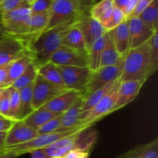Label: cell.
Returning a JSON list of instances; mask_svg holds the SVG:
<instances>
[{
    "label": "cell",
    "mask_w": 158,
    "mask_h": 158,
    "mask_svg": "<svg viewBox=\"0 0 158 158\" xmlns=\"http://www.w3.org/2000/svg\"><path fill=\"white\" fill-rule=\"evenodd\" d=\"M71 26L62 25L46 29L26 45V50L36 66L49 61L51 56L62 46L63 37Z\"/></svg>",
    "instance_id": "obj_1"
},
{
    "label": "cell",
    "mask_w": 158,
    "mask_h": 158,
    "mask_svg": "<svg viewBox=\"0 0 158 158\" xmlns=\"http://www.w3.org/2000/svg\"><path fill=\"white\" fill-rule=\"evenodd\" d=\"M149 46L148 41L134 49H130L124 56L121 66L120 81L139 80L146 83L149 79Z\"/></svg>",
    "instance_id": "obj_2"
},
{
    "label": "cell",
    "mask_w": 158,
    "mask_h": 158,
    "mask_svg": "<svg viewBox=\"0 0 158 158\" xmlns=\"http://www.w3.org/2000/svg\"><path fill=\"white\" fill-rule=\"evenodd\" d=\"M82 130H83V128H78V129L65 131V132H55L52 133V134L38 135L32 140L22 143V144L3 148L0 151V155L1 154H9V155H12L16 158L19 156L23 155V154H29L35 150L43 149V148L53 143L54 142L57 141L63 137L76 134Z\"/></svg>",
    "instance_id": "obj_3"
},
{
    "label": "cell",
    "mask_w": 158,
    "mask_h": 158,
    "mask_svg": "<svg viewBox=\"0 0 158 158\" xmlns=\"http://www.w3.org/2000/svg\"><path fill=\"white\" fill-rule=\"evenodd\" d=\"M80 19L77 7L71 0H54L46 30L62 25H74Z\"/></svg>",
    "instance_id": "obj_4"
},
{
    "label": "cell",
    "mask_w": 158,
    "mask_h": 158,
    "mask_svg": "<svg viewBox=\"0 0 158 158\" xmlns=\"http://www.w3.org/2000/svg\"><path fill=\"white\" fill-rule=\"evenodd\" d=\"M120 80L115 86L106 94L95 106L92 108L86 115L83 116L80 121V127L85 129L93 126L96 122L101 120L103 117L113 112L117 97L119 85Z\"/></svg>",
    "instance_id": "obj_5"
},
{
    "label": "cell",
    "mask_w": 158,
    "mask_h": 158,
    "mask_svg": "<svg viewBox=\"0 0 158 158\" xmlns=\"http://www.w3.org/2000/svg\"><path fill=\"white\" fill-rule=\"evenodd\" d=\"M69 89L55 86L40 76H37L32 86V109L38 110Z\"/></svg>",
    "instance_id": "obj_6"
},
{
    "label": "cell",
    "mask_w": 158,
    "mask_h": 158,
    "mask_svg": "<svg viewBox=\"0 0 158 158\" xmlns=\"http://www.w3.org/2000/svg\"><path fill=\"white\" fill-rule=\"evenodd\" d=\"M59 69L61 73L64 87L83 94L92 71L88 67L81 66H59Z\"/></svg>",
    "instance_id": "obj_7"
},
{
    "label": "cell",
    "mask_w": 158,
    "mask_h": 158,
    "mask_svg": "<svg viewBox=\"0 0 158 158\" xmlns=\"http://www.w3.org/2000/svg\"><path fill=\"white\" fill-rule=\"evenodd\" d=\"M120 74L121 66H101L97 70L92 71L89 82L83 92V97L85 98L108 83L120 79Z\"/></svg>",
    "instance_id": "obj_8"
},
{
    "label": "cell",
    "mask_w": 158,
    "mask_h": 158,
    "mask_svg": "<svg viewBox=\"0 0 158 158\" xmlns=\"http://www.w3.org/2000/svg\"><path fill=\"white\" fill-rule=\"evenodd\" d=\"M49 61L57 66L87 67V54L78 52L62 45L51 56Z\"/></svg>",
    "instance_id": "obj_9"
},
{
    "label": "cell",
    "mask_w": 158,
    "mask_h": 158,
    "mask_svg": "<svg viewBox=\"0 0 158 158\" xmlns=\"http://www.w3.org/2000/svg\"><path fill=\"white\" fill-rule=\"evenodd\" d=\"M144 83L139 80L120 81L117 91V97L113 112L121 109L135 100L140 94Z\"/></svg>",
    "instance_id": "obj_10"
},
{
    "label": "cell",
    "mask_w": 158,
    "mask_h": 158,
    "mask_svg": "<svg viewBox=\"0 0 158 158\" xmlns=\"http://www.w3.org/2000/svg\"><path fill=\"white\" fill-rule=\"evenodd\" d=\"M38 131L25 124L23 120H19L6 133L5 147H12L29 141L37 137Z\"/></svg>",
    "instance_id": "obj_11"
},
{
    "label": "cell",
    "mask_w": 158,
    "mask_h": 158,
    "mask_svg": "<svg viewBox=\"0 0 158 158\" xmlns=\"http://www.w3.org/2000/svg\"><path fill=\"white\" fill-rule=\"evenodd\" d=\"M77 25L84 37L87 52L94 42L101 38L106 33L104 27L89 15L83 17L77 22Z\"/></svg>",
    "instance_id": "obj_12"
},
{
    "label": "cell",
    "mask_w": 158,
    "mask_h": 158,
    "mask_svg": "<svg viewBox=\"0 0 158 158\" xmlns=\"http://www.w3.org/2000/svg\"><path fill=\"white\" fill-rule=\"evenodd\" d=\"M27 52L24 43L12 37L0 42V67L7 66Z\"/></svg>",
    "instance_id": "obj_13"
},
{
    "label": "cell",
    "mask_w": 158,
    "mask_h": 158,
    "mask_svg": "<svg viewBox=\"0 0 158 158\" xmlns=\"http://www.w3.org/2000/svg\"><path fill=\"white\" fill-rule=\"evenodd\" d=\"M126 20L129 30L131 49H134L147 43L154 32L138 17L127 19Z\"/></svg>",
    "instance_id": "obj_14"
},
{
    "label": "cell",
    "mask_w": 158,
    "mask_h": 158,
    "mask_svg": "<svg viewBox=\"0 0 158 158\" xmlns=\"http://www.w3.org/2000/svg\"><path fill=\"white\" fill-rule=\"evenodd\" d=\"M80 97H83L82 93L69 89L45 104L42 106L41 109L58 114H63Z\"/></svg>",
    "instance_id": "obj_15"
},
{
    "label": "cell",
    "mask_w": 158,
    "mask_h": 158,
    "mask_svg": "<svg viewBox=\"0 0 158 158\" xmlns=\"http://www.w3.org/2000/svg\"><path fill=\"white\" fill-rule=\"evenodd\" d=\"M83 100V97H80L67 110L63 113L57 132H65L82 128L80 127V120Z\"/></svg>",
    "instance_id": "obj_16"
},
{
    "label": "cell",
    "mask_w": 158,
    "mask_h": 158,
    "mask_svg": "<svg viewBox=\"0 0 158 158\" xmlns=\"http://www.w3.org/2000/svg\"><path fill=\"white\" fill-rule=\"evenodd\" d=\"M80 132V131H79ZM72 134L60 139L49 146L43 148L45 154L47 158H65L66 154L75 149V142L77 134Z\"/></svg>",
    "instance_id": "obj_17"
},
{
    "label": "cell",
    "mask_w": 158,
    "mask_h": 158,
    "mask_svg": "<svg viewBox=\"0 0 158 158\" xmlns=\"http://www.w3.org/2000/svg\"><path fill=\"white\" fill-rule=\"evenodd\" d=\"M108 32L110 34L113 43L118 54L120 56L124 57L131 49V41L127 20Z\"/></svg>",
    "instance_id": "obj_18"
},
{
    "label": "cell",
    "mask_w": 158,
    "mask_h": 158,
    "mask_svg": "<svg viewBox=\"0 0 158 158\" xmlns=\"http://www.w3.org/2000/svg\"><path fill=\"white\" fill-rule=\"evenodd\" d=\"M32 62H33L32 57L28 53V52H26L9 63L8 67L7 77L5 83V88L12 86V83L25 72L26 68Z\"/></svg>",
    "instance_id": "obj_19"
},
{
    "label": "cell",
    "mask_w": 158,
    "mask_h": 158,
    "mask_svg": "<svg viewBox=\"0 0 158 158\" xmlns=\"http://www.w3.org/2000/svg\"><path fill=\"white\" fill-rule=\"evenodd\" d=\"M30 15L29 6H25L2 13L0 15V22L6 31L24 23Z\"/></svg>",
    "instance_id": "obj_20"
},
{
    "label": "cell",
    "mask_w": 158,
    "mask_h": 158,
    "mask_svg": "<svg viewBox=\"0 0 158 158\" xmlns=\"http://www.w3.org/2000/svg\"><path fill=\"white\" fill-rule=\"evenodd\" d=\"M123 60V57L120 56L116 49L110 32H106L104 35V44L102 52L100 67L107 66H122Z\"/></svg>",
    "instance_id": "obj_21"
},
{
    "label": "cell",
    "mask_w": 158,
    "mask_h": 158,
    "mask_svg": "<svg viewBox=\"0 0 158 158\" xmlns=\"http://www.w3.org/2000/svg\"><path fill=\"white\" fill-rule=\"evenodd\" d=\"M62 45L78 52L87 54V48L84 37L77 23L71 26L66 31Z\"/></svg>",
    "instance_id": "obj_22"
},
{
    "label": "cell",
    "mask_w": 158,
    "mask_h": 158,
    "mask_svg": "<svg viewBox=\"0 0 158 158\" xmlns=\"http://www.w3.org/2000/svg\"><path fill=\"white\" fill-rule=\"evenodd\" d=\"M120 81V79L113 81L108 83L103 87L97 89L95 92L92 93L87 96L86 97L83 98V103L81 105V115H80V120L84 115H86L94 106H95L105 96L110 92L111 89L117 85V83Z\"/></svg>",
    "instance_id": "obj_23"
},
{
    "label": "cell",
    "mask_w": 158,
    "mask_h": 158,
    "mask_svg": "<svg viewBox=\"0 0 158 158\" xmlns=\"http://www.w3.org/2000/svg\"><path fill=\"white\" fill-rule=\"evenodd\" d=\"M118 158H158V139L139 145L121 154Z\"/></svg>",
    "instance_id": "obj_24"
},
{
    "label": "cell",
    "mask_w": 158,
    "mask_h": 158,
    "mask_svg": "<svg viewBox=\"0 0 158 158\" xmlns=\"http://www.w3.org/2000/svg\"><path fill=\"white\" fill-rule=\"evenodd\" d=\"M37 73L39 76L42 77L52 84L65 88L61 73L59 69V66H57L56 65L47 61L37 66Z\"/></svg>",
    "instance_id": "obj_25"
},
{
    "label": "cell",
    "mask_w": 158,
    "mask_h": 158,
    "mask_svg": "<svg viewBox=\"0 0 158 158\" xmlns=\"http://www.w3.org/2000/svg\"><path fill=\"white\" fill-rule=\"evenodd\" d=\"M61 114H63L51 112L49 110L40 108V109L32 111L28 117H26L24 120H23V121L24 122L25 124L29 126V127L37 131L46 122H48L54 117H57V116L61 115Z\"/></svg>",
    "instance_id": "obj_26"
},
{
    "label": "cell",
    "mask_w": 158,
    "mask_h": 158,
    "mask_svg": "<svg viewBox=\"0 0 158 158\" xmlns=\"http://www.w3.org/2000/svg\"><path fill=\"white\" fill-rule=\"evenodd\" d=\"M114 9L113 0H101L92 6L89 11V15L103 26L112 15Z\"/></svg>",
    "instance_id": "obj_27"
},
{
    "label": "cell",
    "mask_w": 158,
    "mask_h": 158,
    "mask_svg": "<svg viewBox=\"0 0 158 158\" xmlns=\"http://www.w3.org/2000/svg\"><path fill=\"white\" fill-rule=\"evenodd\" d=\"M97 139V132L96 130L92 128V126L85 128L77 134L75 142V149L89 152L91 148L95 144Z\"/></svg>",
    "instance_id": "obj_28"
},
{
    "label": "cell",
    "mask_w": 158,
    "mask_h": 158,
    "mask_svg": "<svg viewBox=\"0 0 158 158\" xmlns=\"http://www.w3.org/2000/svg\"><path fill=\"white\" fill-rule=\"evenodd\" d=\"M103 44H104V35L94 42V44L88 50L87 67L91 71L97 70L100 67Z\"/></svg>",
    "instance_id": "obj_29"
},
{
    "label": "cell",
    "mask_w": 158,
    "mask_h": 158,
    "mask_svg": "<svg viewBox=\"0 0 158 158\" xmlns=\"http://www.w3.org/2000/svg\"><path fill=\"white\" fill-rule=\"evenodd\" d=\"M152 31H158V0H154L138 16Z\"/></svg>",
    "instance_id": "obj_30"
},
{
    "label": "cell",
    "mask_w": 158,
    "mask_h": 158,
    "mask_svg": "<svg viewBox=\"0 0 158 158\" xmlns=\"http://www.w3.org/2000/svg\"><path fill=\"white\" fill-rule=\"evenodd\" d=\"M32 86L33 83L20 89V115L19 120H23L33 111L32 109Z\"/></svg>",
    "instance_id": "obj_31"
},
{
    "label": "cell",
    "mask_w": 158,
    "mask_h": 158,
    "mask_svg": "<svg viewBox=\"0 0 158 158\" xmlns=\"http://www.w3.org/2000/svg\"><path fill=\"white\" fill-rule=\"evenodd\" d=\"M37 76H38L37 66L34 63V62H32L26 68L25 72L12 83L11 86L18 89V90H20V89L32 84Z\"/></svg>",
    "instance_id": "obj_32"
},
{
    "label": "cell",
    "mask_w": 158,
    "mask_h": 158,
    "mask_svg": "<svg viewBox=\"0 0 158 158\" xmlns=\"http://www.w3.org/2000/svg\"><path fill=\"white\" fill-rule=\"evenodd\" d=\"M149 46V77H151L158 68V31L153 33L148 40Z\"/></svg>",
    "instance_id": "obj_33"
},
{
    "label": "cell",
    "mask_w": 158,
    "mask_h": 158,
    "mask_svg": "<svg viewBox=\"0 0 158 158\" xmlns=\"http://www.w3.org/2000/svg\"><path fill=\"white\" fill-rule=\"evenodd\" d=\"M9 103H10V118L19 121L20 115V97L19 91L9 86Z\"/></svg>",
    "instance_id": "obj_34"
},
{
    "label": "cell",
    "mask_w": 158,
    "mask_h": 158,
    "mask_svg": "<svg viewBox=\"0 0 158 158\" xmlns=\"http://www.w3.org/2000/svg\"><path fill=\"white\" fill-rule=\"evenodd\" d=\"M125 20H126V16H125L123 11L114 7L112 15L110 17L108 21L103 25V27H104L106 32H108V31L112 30L114 28L118 26L119 25L121 24Z\"/></svg>",
    "instance_id": "obj_35"
},
{
    "label": "cell",
    "mask_w": 158,
    "mask_h": 158,
    "mask_svg": "<svg viewBox=\"0 0 158 158\" xmlns=\"http://www.w3.org/2000/svg\"><path fill=\"white\" fill-rule=\"evenodd\" d=\"M62 115H63V114L51 119L50 120L46 122L45 124H43L41 127L39 128V129L37 130L39 135H41V134H52V133L57 132V130H58L59 127H60V122H61Z\"/></svg>",
    "instance_id": "obj_36"
},
{
    "label": "cell",
    "mask_w": 158,
    "mask_h": 158,
    "mask_svg": "<svg viewBox=\"0 0 158 158\" xmlns=\"http://www.w3.org/2000/svg\"><path fill=\"white\" fill-rule=\"evenodd\" d=\"M28 6L29 5L25 0H3L0 2V15L4 12Z\"/></svg>",
    "instance_id": "obj_37"
},
{
    "label": "cell",
    "mask_w": 158,
    "mask_h": 158,
    "mask_svg": "<svg viewBox=\"0 0 158 158\" xmlns=\"http://www.w3.org/2000/svg\"><path fill=\"white\" fill-rule=\"evenodd\" d=\"M54 0H35L29 6L31 14L44 13L49 12Z\"/></svg>",
    "instance_id": "obj_38"
},
{
    "label": "cell",
    "mask_w": 158,
    "mask_h": 158,
    "mask_svg": "<svg viewBox=\"0 0 158 158\" xmlns=\"http://www.w3.org/2000/svg\"><path fill=\"white\" fill-rule=\"evenodd\" d=\"M0 115L3 117L10 118V103L8 87L4 88L2 95L0 99Z\"/></svg>",
    "instance_id": "obj_39"
},
{
    "label": "cell",
    "mask_w": 158,
    "mask_h": 158,
    "mask_svg": "<svg viewBox=\"0 0 158 158\" xmlns=\"http://www.w3.org/2000/svg\"><path fill=\"white\" fill-rule=\"evenodd\" d=\"M71 1L75 4L81 19L89 15L90 9L94 5V0H71Z\"/></svg>",
    "instance_id": "obj_40"
},
{
    "label": "cell",
    "mask_w": 158,
    "mask_h": 158,
    "mask_svg": "<svg viewBox=\"0 0 158 158\" xmlns=\"http://www.w3.org/2000/svg\"><path fill=\"white\" fill-rule=\"evenodd\" d=\"M154 0H139V2H137V6H136L135 9H134V11L132 12V13L129 15V16L127 18V19H131V18H136V17H138L140 15V14L151 4L152 2H154Z\"/></svg>",
    "instance_id": "obj_41"
},
{
    "label": "cell",
    "mask_w": 158,
    "mask_h": 158,
    "mask_svg": "<svg viewBox=\"0 0 158 158\" xmlns=\"http://www.w3.org/2000/svg\"><path fill=\"white\" fill-rule=\"evenodd\" d=\"M16 122V120L10 118L0 117V133H7Z\"/></svg>",
    "instance_id": "obj_42"
},
{
    "label": "cell",
    "mask_w": 158,
    "mask_h": 158,
    "mask_svg": "<svg viewBox=\"0 0 158 158\" xmlns=\"http://www.w3.org/2000/svg\"><path fill=\"white\" fill-rule=\"evenodd\" d=\"M89 155V152L79 151V150H72L66 154L65 158H88Z\"/></svg>",
    "instance_id": "obj_43"
},
{
    "label": "cell",
    "mask_w": 158,
    "mask_h": 158,
    "mask_svg": "<svg viewBox=\"0 0 158 158\" xmlns=\"http://www.w3.org/2000/svg\"><path fill=\"white\" fill-rule=\"evenodd\" d=\"M138 2H139V0H128L127 7H126V9H125L124 12H123L125 16H126V19H127V17L129 16L131 13H132V12L134 11V9H135L136 6H137V4Z\"/></svg>",
    "instance_id": "obj_44"
},
{
    "label": "cell",
    "mask_w": 158,
    "mask_h": 158,
    "mask_svg": "<svg viewBox=\"0 0 158 158\" xmlns=\"http://www.w3.org/2000/svg\"><path fill=\"white\" fill-rule=\"evenodd\" d=\"M9 65L0 67V88H5V83H6V77H7V72Z\"/></svg>",
    "instance_id": "obj_45"
},
{
    "label": "cell",
    "mask_w": 158,
    "mask_h": 158,
    "mask_svg": "<svg viewBox=\"0 0 158 158\" xmlns=\"http://www.w3.org/2000/svg\"><path fill=\"white\" fill-rule=\"evenodd\" d=\"M113 2H114V7L124 12L127 5L128 0H113Z\"/></svg>",
    "instance_id": "obj_46"
},
{
    "label": "cell",
    "mask_w": 158,
    "mask_h": 158,
    "mask_svg": "<svg viewBox=\"0 0 158 158\" xmlns=\"http://www.w3.org/2000/svg\"><path fill=\"white\" fill-rule=\"evenodd\" d=\"M29 154H31L32 158H47L43 149L35 150V151H32Z\"/></svg>",
    "instance_id": "obj_47"
},
{
    "label": "cell",
    "mask_w": 158,
    "mask_h": 158,
    "mask_svg": "<svg viewBox=\"0 0 158 158\" xmlns=\"http://www.w3.org/2000/svg\"><path fill=\"white\" fill-rule=\"evenodd\" d=\"M9 35H8V33L6 32V29H5L4 26H2V23L0 22V42H2V40H6V39L9 38Z\"/></svg>",
    "instance_id": "obj_48"
},
{
    "label": "cell",
    "mask_w": 158,
    "mask_h": 158,
    "mask_svg": "<svg viewBox=\"0 0 158 158\" xmlns=\"http://www.w3.org/2000/svg\"><path fill=\"white\" fill-rule=\"evenodd\" d=\"M6 133H0V151L5 147V139Z\"/></svg>",
    "instance_id": "obj_49"
},
{
    "label": "cell",
    "mask_w": 158,
    "mask_h": 158,
    "mask_svg": "<svg viewBox=\"0 0 158 158\" xmlns=\"http://www.w3.org/2000/svg\"><path fill=\"white\" fill-rule=\"evenodd\" d=\"M0 158H15L14 156L9 155V154H1Z\"/></svg>",
    "instance_id": "obj_50"
},
{
    "label": "cell",
    "mask_w": 158,
    "mask_h": 158,
    "mask_svg": "<svg viewBox=\"0 0 158 158\" xmlns=\"http://www.w3.org/2000/svg\"><path fill=\"white\" fill-rule=\"evenodd\" d=\"M25 1H26V2H27V3H28V4H29V6H30V5H31V4H32V2H35V0H25Z\"/></svg>",
    "instance_id": "obj_51"
},
{
    "label": "cell",
    "mask_w": 158,
    "mask_h": 158,
    "mask_svg": "<svg viewBox=\"0 0 158 158\" xmlns=\"http://www.w3.org/2000/svg\"><path fill=\"white\" fill-rule=\"evenodd\" d=\"M3 90H4V88H0V99H1L2 95Z\"/></svg>",
    "instance_id": "obj_52"
},
{
    "label": "cell",
    "mask_w": 158,
    "mask_h": 158,
    "mask_svg": "<svg viewBox=\"0 0 158 158\" xmlns=\"http://www.w3.org/2000/svg\"><path fill=\"white\" fill-rule=\"evenodd\" d=\"M100 1H101V0H94V4H96V3H97V2H100Z\"/></svg>",
    "instance_id": "obj_53"
},
{
    "label": "cell",
    "mask_w": 158,
    "mask_h": 158,
    "mask_svg": "<svg viewBox=\"0 0 158 158\" xmlns=\"http://www.w3.org/2000/svg\"><path fill=\"white\" fill-rule=\"evenodd\" d=\"M3 1V0H0V2H2Z\"/></svg>",
    "instance_id": "obj_54"
},
{
    "label": "cell",
    "mask_w": 158,
    "mask_h": 158,
    "mask_svg": "<svg viewBox=\"0 0 158 158\" xmlns=\"http://www.w3.org/2000/svg\"><path fill=\"white\" fill-rule=\"evenodd\" d=\"M2 117V116H1V115H0V117Z\"/></svg>",
    "instance_id": "obj_55"
}]
</instances>
